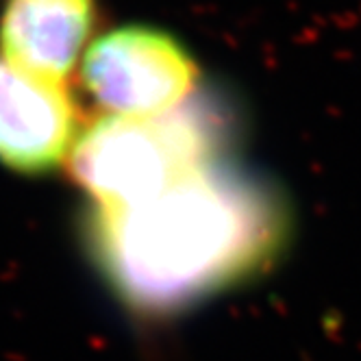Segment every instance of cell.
<instances>
[{"instance_id":"5b68a950","label":"cell","mask_w":361,"mask_h":361,"mask_svg":"<svg viewBox=\"0 0 361 361\" xmlns=\"http://www.w3.org/2000/svg\"><path fill=\"white\" fill-rule=\"evenodd\" d=\"M94 24V0H7L0 48L7 63L66 83L79 63Z\"/></svg>"},{"instance_id":"277c9868","label":"cell","mask_w":361,"mask_h":361,"mask_svg":"<svg viewBox=\"0 0 361 361\" xmlns=\"http://www.w3.org/2000/svg\"><path fill=\"white\" fill-rule=\"evenodd\" d=\"M76 109L66 83L33 76L0 57V164L48 172L72 152Z\"/></svg>"},{"instance_id":"3957f363","label":"cell","mask_w":361,"mask_h":361,"mask_svg":"<svg viewBox=\"0 0 361 361\" xmlns=\"http://www.w3.org/2000/svg\"><path fill=\"white\" fill-rule=\"evenodd\" d=\"M196 66L174 37L146 27L118 29L83 57L87 92L114 116L150 118L174 111L192 94Z\"/></svg>"},{"instance_id":"7a4b0ae2","label":"cell","mask_w":361,"mask_h":361,"mask_svg":"<svg viewBox=\"0 0 361 361\" xmlns=\"http://www.w3.org/2000/svg\"><path fill=\"white\" fill-rule=\"evenodd\" d=\"M216 142L212 120L194 109L150 118L109 114L76 137L70 168L94 198V209L120 212L157 198L214 164Z\"/></svg>"},{"instance_id":"6da1fadb","label":"cell","mask_w":361,"mask_h":361,"mask_svg":"<svg viewBox=\"0 0 361 361\" xmlns=\"http://www.w3.org/2000/svg\"><path fill=\"white\" fill-rule=\"evenodd\" d=\"M288 238L279 198L204 166L144 204L94 209L90 252L114 298L140 322L176 320L266 272Z\"/></svg>"}]
</instances>
